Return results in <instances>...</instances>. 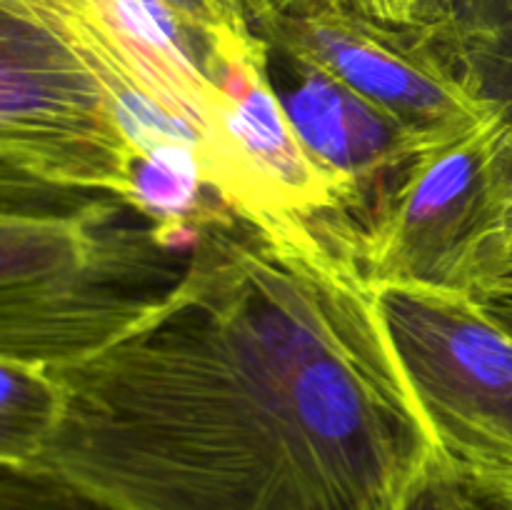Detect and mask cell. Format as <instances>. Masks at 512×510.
Listing matches in <instances>:
<instances>
[{
  "instance_id": "obj_10",
  "label": "cell",
  "mask_w": 512,
  "mask_h": 510,
  "mask_svg": "<svg viewBox=\"0 0 512 510\" xmlns=\"http://www.w3.org/2000/svg\"><path fill=\"white\" fill-rule=\"evenodd\" d=\"M403 510H512V475L473 468L435 448Z\"/></svg>"
},
{
  "instance_id": "obj_2",
  "label": "cell",
  "mask_w": 512,
  "mask_h": 510,
  "mask_svg": "<svg viewBox=\"0 0 512 510\" xmlns=\"http://www.w3.org/2000/svg\"><path fill=\"white\" fill-rule=\"evenodd\" d=\"M193 238L0 158V358L63 368L103 350L178 283Z\"/></svg>"
},
{
  "instance_id": "obj_3",
  "label": "cell",
  "mask_w": 512,
  "mask_h": 510,
  "mask_svg": "<svg viewBox=\"0 0 512 510\" xmlns=\"http://www.w3.org/2000/svg\"><path fill=\"white\" fill-rule=\"evenodd\" d=\"M138 148L75 0H0V158L133 200Z\"/></svg>"
},
{
  "instance_id": "obj_15",
  "label": "cell",
  "mask_w": 512,
  "mask_h": 510,
  "mask_svg": "<svg viewBox=\"0 0 512 510\" xmlns=\"http://www.w3.org/2000/svg\"><path fill=\"white\" fill-rule=\"evenodd\" d=\"M473 298V295H470ZM480 305L485 308V313L495 320L498 325H503L505 330L512 335V300L508 298H480Z\"/></svg>"
},
{
  "instance_id": "obj_17",
  "label": "cell",
  "mask_w": 512,
  "mask_h": 510,
  "mask_svg": "<svg viewBox=\"0 0 512 510\" xmlns=\"http://www.w3.org/2000/svg\"><path fill=\"white\" fill-rule=\"evenodd\" d=\"M328 3L340 5V8L350 10V13L368 18V0H328Z\"/></svg>"
},
{
  "instance_id": "obj_9",
  "label": "cell",
  "mask_w": 512,
  "mask_h": 510,
  "mask_svg": "<svg viewBox=\"0 0 512 510\" xmlns=\"http://www.w3.org/2000/svg\"><path fill=\"white\" fill-rule=\"evenodd\" d=\"M58 408L53 370L0 358V465H33L53 433Z\"/></svg>"
},
{
  "instance_id": "obj_5",
  "label": "cell",
  "mask_w": 512,
  "mask_h": 510,
  "mask_svg": "<svg viewBox=\"0 0 512 510\" xmlns=\"http://www.w3.org/2000/svg\"><path fill=\"white\" fill-rule=\"evenodd\" d=\"M498 120L425 150L355 235L353 263L375 283H420L473 293L498 230Z\"/></svg>"
},
{
  "instance_id": "obj_1",
  "label": "cell",
  "mask_w": 512,
  "mask_h": 510,
  "mask_svg": "<svg viewBox=\"0 0 512 510\" xmlns=\"http://www.w3.org/2000/svg\"><path fill=\"white\" fill-rule=\"evenodd\" d=\"M50 370L33 465L120 510H403L438 448L358 265L235 208L148 315Z\"/></svg>"
},
{
  "instance_id": "obj_14",
  "label": "cell",
  "mask_w": 512,
  "mask_h": 510,
  "mask_svg": "<svg viewBox=\"0 0 512 510\" xmlns=\"http://www.w3.org/2000/svg\"><path fill=\"white\" fill-rule=\"evenodd\" d=\"M225 3L233 10H238L253 30H258L260 23L268 20L275 10L283 8V0H225Z\"/></svg>"
},
{
  "instance_id": "obj_11",
  "label": "cell",
  "mask_w": 512,
  "mask_h": 510,
  "mask_svg": "<svg viewBox=\"0 0 512 510\" xmlns=\"http://www.w3.org/2000/svg\"><path fill=\"white\" fill-rule=\"evenodd\" d=\"M0 510H120L35 465H0Z\"/></svg>"
},
{
  "instance_id": "obj_13",
  "label": "cell",
  "mask_w": 512,
  "mask_h": 510,
  "mask_svg": "<svg viewBox=\"0 0 512 510\" xmlns=\"http://www.w3.org/2000/svg\"><path fill=\"white\" fill-rule=\"evenodd\" d=\"M433 0H368V20L390 28H415Z\"/></svg>"
},
{
  "instance_id": "obj_18",
  "label": "cell",
  "mask_w": 512,
  "mask_h": 510,
  "mask_svg": "<svg viewBox=\"0 0 512 510\" xmlns=\"http://www.w3.org/2000/svg\"><path fill=\"white\" fill-rule=\"evenodd\" d=\"M288 3H293V0H283V5H288Z\"/></svg>"
},
{
  "instance_id": "obj_16",
  "label": "cell",
  "mask_w": 512,
  "mask_h": 510,
  "mask_svg": "<svg viewBox=\"0 0 512 510\" xmlns=\"http://www.w3.org/2000/svg\"><path fill=\"white\" fill-rule=\"evenodd\" d=\"M473 298L475 300H480V298H508V300H512V273L505 275V278L495 280V283L485 285V288L478 290Z\"/></svg>"
},
{
  "instance_id": "obj_7",
  "label": "cell",
  "mask_w": 512,
  "mask_h": 510,
  "mask_svg": "<svg viewBox=\"0 0 512 510\" xmlns=\"http://www.w3.org/2000/svg\"><path fill=\"white\" fill-rule=\"evenodd\" d=\"M438 63L498 120V230L483 283L512 273V0H433L418 25Z\"/></svg>"
},
{
  "instance_id": "obj_12",
  "label": "cell",
  "mask_w": 512,
  "mask_h": 510,
  "mask_svg": "<svg viewBox=\"0 0 512 510\" xmlns=\"http://www.w3.org/2000/svg\"><path fill=\"white\" fill-rule=\"evenodd\" d=\"M180 18L188 20L195 30L208 35L223 48H238L260 38L248 20L230 8L225 0H165Z\"/></svg>"
},
{
  "instance_id": "obj_4",
  "label": "cell",
  "mask_w": 512,
  "mask_h": 510,
  "mask_svg": "<svg viewBox=\"0 0 512 510\" xmlns=\"http://www.w3.org/2000/svg\"><path fill=\"white\" fill-rule=\"evenodd\" d=\"M370 288L435 445L465 465L512 475V335L460 290Z\"/></svg>"
},
{
  "instance_id": "obj_8",
  "label": "cell",
  "mask_w": 512,
  "mask_h": 510,
  "mask_svg": "<svg viewBox=\"0 0 512 510\" xmlns=\"http://www.w3.org/2000/svg\"><path fill=\"white\" fill-rule=\"evenodd\" d=\"M290 60L300 78L278 95L280 103L308 153L355 193L390 170H408L425 153V145L393 115L325 70Z\"/></svg>"
},
{
  "instance_id": "obj_6",
  "label": "cell",
  "mask_w": 512,
  "mask_h": 510,
  "mask_svg": "<svg viewBox=\"0 0 512 510\" xmlns=\"http://www.w3.org/2000/svg\"><path fill=\"white\" fill-rule=\"evenodd\" d=\"M258 35L393 115L425 150L450 143L490 118L415 28H390L328 0H293L260 23Z\"/></svg>"
}]
</instances>
